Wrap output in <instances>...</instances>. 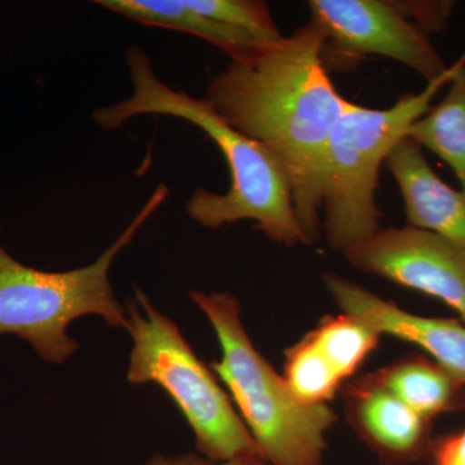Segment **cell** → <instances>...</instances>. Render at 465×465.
Returning <instances> with one entry per match:
<instances>
[{"instance_id":"cell-14","label":"cell","mask_w":465,"mask_h":465,"mask_svg":"<svg viewBox=\"0 0 465 465\" xmlns=\"http://www.w3.org/2000/svg\"><path fill=\"white\" fill-rule=\"evenodd\" d=\"M449 85L445 99L421 115L407 137L449 164L465 193V65Z\"/></svg>"},{"instance_id":"cell-11","label":"cell","mask_w":465,"mask_h":465,"mask_svg":"<svg viewBox=\"0 0 465 465\" xmlns=\"http://www.w3.org/2000/svg\"><path fill=\"white\" fill-rule=\"evenodd\" d=\"M385 166L399 185L409 226L465 247V193L434 173L420 146L403 137L391 150Z\"/></svg>"},{"instance_id":"cell-17","label":"cell","mask_w":465,"mask_h":465,"mask_svg":"<svg viewBox=\"0 0 465 465\" xmlns=\"http://www.w3.org/2000/svg\"><path fill=\"white\" fill-rule=\"evenodd\" d=\"M189 5L223 25L249 34L260 43L283 38L271 8L259 0H188Z\"/></svg>"},{"instance_id":"cell-15","label":"cell","mask_w":465,"mask_h":465,"mask_svg":"<svg viewBox=\"0 0 465 465\" xmlns=\"http://www.w3.org/2000/svg\"><path fill=\"white\" fill-rule=\"evenodd\" d=\"M307 335L344 381L356 374L381 338L370 324L347 313L323 317Z\"/></svg>"},{"instance_id":"cell-3","label":"cell","mask_w":465,"mask_h":465,"mask_svg":"<svg viewBox=\"0 0 465 465\" xmlns=\"http://www.w3.org/2000/svg\"><path fill=\"white\" fill-rule=\"evenodd\" d=\"M206 314L222 358L211 363L231 391L243 423L269 465H322L326 433L336 423L327 405L300 402L283 376L251 341L241 320L240 302L229 292L191 291Z\"/></svg>"},{"instance_id":"cell-1","label":"cell","mask_w":465,"mask_h":465,"mask_svg":"<svg viewBox=\"0 0 465 465\" xmlns=\"http://www.w3.org/2000/svg\"><path fill=\"white\" fill-rule=\"evenodd\" d=\"M326 34L313 21L232 58L207 97L226 124L264 145L292 189L311 246L321 232L324 154L336 122L354 103L342 97L324 61Z\"/></svg>"},{"instance_id":"cell-9","label":"cell","mask_w":465,"mask_h":465,"mask_svg":"<svg viewBox=\"0 0 465 465\" xmlns=\"http://www.w3.org/2000/svg\"><path fill=\"white\" fill-rule=\"evenodd\" d=\"M348 423L385 465L430 457L432 421L416 414L376 379L374 372L342 387Z\"/></svg>"},{"instance_id":"cell-19","label":"cell","mask_w":465,"mask_h":465,"mask_svg":"<svg viewBox=\"0 0 465 465\" xmlns=\"http://www.w3.org/2000/svg\"><path fill=\"white\" fill-rule=\"evenodd\" d=\"M430 457L432 465H465V427L434 439Z\"/></svg>"},{"instance_id":"cell-8","label":"cell","mask_w":465,"mask_h":465,"mask_svg":"<svg viewBox=\"0 0 465 465\" xmlns=\"http://www.w3.org/2000/svg\"><path fill=\"white\" fill-rule=\"evenodd\" d=\"M358 271L432 296L465 323V247L434 232L379 229L342 252Z\"/></svg>"},{"instance_id":"cell-2","label":"cell","mask_w":465,"mask_h":465,"mask_svg":"<svg viewBox=\"0 0 465 465\" xmlns=\"http://www.w3.org/2000/svg\"><path fill=\"white\" fill-rule=\"evenodd\" d=\"M125 63L133 94L114 105L92 112L101 130H118L134 116L146 114L173 116L194 124L224 155L231 186L226 193L193 192L185 204L188 215L210 229L250 220L275 243L311 246L296 215L286 171L264 145L226 124L207 99H195L162 82L142 48H127Z\"/></svg>"},{"instance_id":"cell-13","label":"cell","mask_w":465,"mask_h":465,"mask_svg":"<svg viewBox=\"0 0 465 465\" xmlns=\"http://www.w3.org/2000/svg\"><path fill=\"white\" fill-rule=\"evenodd\" d=\"M96 3L143 25L198 36L225 52L231 60L262 45L249 34L204 16L193 9L188 0H97Z\"/></svg>"},{"instance_id":"cell-20","label":"cell","mask_w":465,"mask_h":465,"mask_svg":"<svg viewBox=\"0 0 465 465\" xmlns=\"http://www.w3.org/2000/svg\"><path fill=\"white\" fill-rule=\"evenodd\" d=\"M145 465H269L264 460H237L225 461V463H217V461L208 460L203 457H198L195 454L180 455L176 458L163 457V455H155L150 459Z\"/></svg>"},{"instance_id":"cell-5","label":"cell","mask_w":465,"mask_h":465,"mask_svg":"<svg viewBox=\"0 0 465 465\" xmlns=\"http://www.w3.org/2000/svg\"><path fill=\"white\" fill-rule=\"evenodd\" d=\"M125 309L127 331L134 341L128 381L155 382L163 388L192 428L195 448L208 460L265 461L231 397L176 323L153 307L139 287H134V299L128 300Z\"/></svg>"},{"instance_id":"cell-10","label":"cell","mask_w":465,"mask_h":465,"mask_svg":"<svg viewBox=\"0 0 465 465\" xmlns=\"http://www.w3.org/2000/svg\"><path fill=\"white\" fill-rule=\"evenodd\" d=\"M342 313L360 318L381 335L411 342L465 384V326L457 320L418 316L339 275L323 277Z\"/></svg>"},{"instance_id":"cell-4","label":"cell","mask_w":465,"mask_h":465,"mask_svg":"<svg viewBox=\"0 0 465 465\" xmlns=\"http://www.w3.org/2000/svg\"><path fill=\"white\" fill-rule=\"evenodd\" d=\"M168 194L167 185L159 183L114 243L84 268L38 271L12 258L0 244V335L14 333L45 362L60 365L79 348L66 332L76 318L96 314L110 327L127 330V309L115 299L110 268Z\"/></svg>"},{"instance_id":"cell-16","label":"cell","mask_w":465,"mask_h":465,"mask_svg":"<svg viewBox=\"0 0 465 465\" xmlns=\"http://www.w3.org/2000/svg\"><path fill=\"white\" fill-rule=\"evenodd\" d=\"M284 358V381L304 405H326L344 385L341 375L308 335L287 348Z\"/></svg>"},{"instance_id":"cell-6","label":"cell","mask_w":465,"mask_h":465,"mask_svg":"<svg viewBox=\"0 0 465 465\" xmlns=\"http://www.w3.org/2000/svg\"><path fill=\"white\" fill-rule=\"evenodd\" d=\"M463 65L465 54L419 94H405L387 109L354 104L336 122L324 154L322 183V228L332 250L342 253L381 229L376 189L382 163Z\"/></svg>"},{"instance_id":"cell-18","label":"cell","mask_w":465,"mask_h":465,"mask_svg":"<svg viewBox=\"0 0 465 465\" xmlns=\"http://www.w3.org/2000/svg\"><path fill=\"white\" fill-rule=\"evenodd\" d=\"M397 8L424 34L445 29L455 8L454 2H419V0H394Z\"/></svg>"},{"instance_id":"cell-12","label":"cell","mask_w":465,"mask_h":465,"mask_svg":"<svg viewBox=\"0 0 465 465\" xmlns=\"http://www.w3.org/2000/svg\"><path fill=\"white\" fill-rule=\"evenodd\" d=\"M376 379L427 420L465 411V384L420 354L401 358L374 372Z\"/></svg>"},{"instance_id":"cell-7","label":"cell","mask_w":465,"mask_h":465,"mask_svg":"<svg viewBox=\"0 0 465 465\" xmlns=\"http://www.w3.org/2000/svg\"><path fill=\"white\" fill-rule=\"evenodd\" d=\"M308 8L311 21L326 34L324 57H388L414 70L427 84L448 73L427 34L401 14L394 0H311Z\"/></svg>"}]
</instances>
